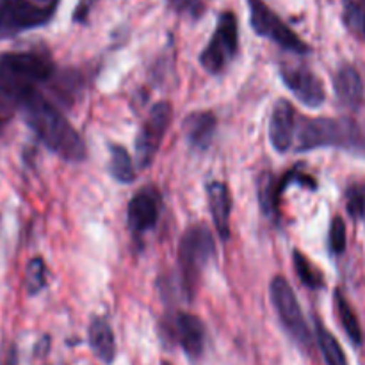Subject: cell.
Instances as JSON below:
<instances>
[{
  "mask_svg": "<svg viewBox=\"0 0 365 365\" xmlns=\"http://www.w3.org/2000/svg\"><path fill=\"white\" fill-rule=\"evenodd\" d=\"M56 73V64L43 52L0 53V123L21 109L43 82Z\"/></svg>",
  "mask_w": 365,
  "mask_h": 365,
  "instance_id": "cell-1",
  "label": "cell"
},
{
  "mask_svg": "<svg viewBox=\"0 0 365 365\" xmlns=\"http://www.w3.org/2000/svg\"><path fill=\"white\" fill-rule=\"evenodd\" d=\"M20 110L29 128L56 155L70 163H81L86 159V145L81 134L71 127L61 110L39 95V91L29 96Z\"/></svg>",
  "mask_w": 365,
  "mask_h": 365,
  "instance_id": "cell-2",
  "label": "cell"
},
{
  "mask_svg": "<svg viewBox=\"0 0 365 365\" xmlns=\"http://www.w3.org/2000/svg\"><path fill=\"white\" fill-rule=\"evenodd\" d=\"M362 150L365 148V130L351 118H305L298 127L296 150L323 148Z\"/></svg>",
  "mask_w": 365,
  "mask_h": 365,
  "instance_id": "cell-3",
  "label": "cell"
},
{
  "mask_svg": "<svg viewBox=\"0 0 365 365\" xmlns=\"http://www.w3.org/2000/svg\"><path fill=\"white\" fill-rule=\"evenodd\" d=\"M214 252H216V245L205 225H195L182 235L180 248H178V266H180L184 294L189 299L195 294L196 282L200 280V274L212 259Z\"/></svg>",
  "mask_w": 365,
  "mask_h": 365,
  "instance_id": "cell-4",
  "label": "cell"
},
{
  "mask_svg": "<svg viewBox=\"0 0 365 365\" xmlns=\"http://www.w3.org/2000/svg\"><path fill=\"white\" fill-rule=\"evenodd\" d=\"M59 0H0V39L48 24Z\"/></svg>",
  "mask_w": 365,
  "mask_h": 365,
  "instance_id": "cell-5",
  "label": "cell"
},
{
  "mask_svg": "<svg viewBox=\"0 0 365 365\" xmlns=\"http://www.w3.org/2000/svg\"><path fill=\"white\" fill-rule=\"evenodd\" d=\"M239 52V27L237 18L230 11L220 14L216 31L210 38L209 45L200 56V63L209 73H221L230 64V61Z\"/></svg>",
  "mask_w": 365,
  "mask_h": 365,
  "instance_id": "cell-6",
  "label": "cell"
},
{
  "mask_svg": "<svg viewBox=\"0 0 365 365\" xmlns=\"http://www.w3.org/2000/svg\"><path fill=\"white\" fill-rule=\"evenodd\" d=\"M250 24L252 29L262 38L271 39L282 48L291 50L294 53H307L309 45L267 6L264 0H248Z\"/></svg>",
  "mask_w": 365,
  "mask_h": 365,
  "instance_id": "cell-7",
  "label": "cell"
},
{
  "mask_svg": "<svg viewBox=\"0 0 365 365\" xmlns=\"http://www.w3.org/2000/svg\"><path fill=\"white\" fill-rule=\"evenodd\" d=\"M269 294L282 324L287 328V331L298 344L309 349L312 346V334H310L309 324H307L305 317H303L302 307H299L298 298H296L289 282L285 278L277 277L271 282Z\"/></svg>",
  "mask_w": 365,
  "mask_h": 365,
  "instance_id": "cell-8",
  "label": "cell"
},
{
  "mask_svg": "<svg viewBox=\"0 0 365 365\" xmlns=\"http://www.w3.org/2000/svg\"><path fill=\"white\" fill-rule=\"evenodd\" d=\"M171 121V106L168 102H159L152 107L146 116L138 139H135V159L139 168H148L159 152L160 143Z\"/></svg>",
  "mask_w": 365,
  "mask_h": 365,
  "instance_id": "cell-9",
  "label": "cell"
},
{
  "mask_svg": "<svg viewBox=\"0 0 365 365\" xmlns=\"http://www.w3.org/2000/svg\"><path fill=\"white\" fill-rule=\"evenodd\" d=\"M282 81L287 86L289 91L307 107L323 106L324 88L321 78L305 64H285L282 66Z\"/></svg>",
  "mask_w": 365,
  "mask_h": 365,
  "instance_id": "cell-10",
  "label": "cell"
},
{
  "mask_svg": "<svg viewBox=\"0 0 365 365\" xmlns=\"http://www.w3.org/2000/svg\"><path fill=\"white\" fill-rule=\"evenodd\" d=\"M159 191L155 187H152V185L143 187L141 191L135 192V196L128 203L127 220L130 230L138 235H143L152 230L157 225V220H159Z\"/></svg>",
  "mask_w": 365,
  "mask_h": 365,
  "instance_id": "cell-11",
  "label": "cell"
},
{
  "mask_svg": "<svg viewBox=\"0 0 365 365\" xmlns=\"http://www.w3.org/2000/svg\"><path fill=\"white\" fill-rule=\"evenodd\" d=\"M171 339L182 346L191 359L202 356L205 349V327L196 316L187 312H180L170 321L168 327Z\"/></svg>",
  "mask_w": 365,
  "mask_h": 365,
  "instance_id": "cell-12",
  "label": "cell"
},
{
  "mask_svg": "<svg viewBox=\"0 0 365 365\" xmlns=\"http://www.w3.org/2000/svg\"><path fill=\"white\" fill-rule=\"evenodd\" d=\"M267 134H269V141L277 152L285 153L287 150H291L296 139V113L291 102L278 100L271 113Z\"/></svg>",
  "mask_w": 365,
  "mask_h": 365,
  "instance_id": "cell-13",
  "label": "cell"
},
{
  "mask_svg": "<svg viewBox=\"0 0 365 365\" xmlns=\"http://www.w3.org/2000/svg\"><path fill=\"white\" fill-rule=\"evenodd\" d=\"M207 196H209V209L212 216L214 227L221 239L227 241L230 237V210L232 196L228 185L223 182H210L207 185Z\"/></svg>",
  "mask_w": 365,
  "mask_h": 365,
  "instance_id": "cell-14",
  "label": "cell"
},
{
  "mask_svg": "<svg viewBox=\"0 0 365 365\" xmlns=\"http://www.w3.org/2000/svg\"><path fill=\"white\" fill-rule=\"evenodd\" d=\"M335 95L339 102L348 109H359L364 102V84L362 77L353 66H342L335 73L334 78Z\"/></svg>",
  "mask_w": 365,
  "mask_h": 365,
  "instance_id": "cell-15",
  "label": "cell"
},
{
  "mask_svg": "<svg viewBox=\"0 0 365 365\" xmlns=\"http://www.w3.org/2000/svg\"><path fill=\"white\" fill-rule=\"evenodd\" d=\"M216 116L210 110H196L184 121V134L187 143L196 150H205L212 143L216 132Z\"/></svg>",
  "mask_w": 365,
  "mask_h": 365,
  "instance_id": "cell-16",
  "label": "cell"
},
{
  "mask_svg": "<svg viewBox=\"0 0 365 365\" xmlns=\"http://www.w3.org/2000/svg\"><path fill=\"white\" fill-rule=\"evenodd\" d=\"M89 346L103 364H113L116 356V341L106 319H95L89 327Z\"/></svg>",
  "mask_w": 365,
  "mask_h": 365,
  "instance_id": "cell-17",
  "label": "cell"
},
{
  "mask_svg": "<svg viewBox=\"0 0 365 365\" xmlns=\"http://www.w3.org/2000/svg\"><path fill=\"white\" fill-rule=\"evenodd\" d=\"M335 309H337V316L341 319L342 328L348 334L349 341L356 346L362 344V328H360L359 317L341 291H335Z\"/></svg>",
  "mask_w": 365,
  "mask_h": 365,
  "instance_id": "cell-18",
  "label": "cell"
},
{
  "mask_svg": "<svg viewBox=\"0 0 365 365\" xmlns=\"http://www.w3.org/2000/svg\"><path fill=\"white\" fill-rule=\"evenodd\" d=\"M282 185L280 180L274 178L271 171H264L259 178V200L264 214L273 217L278 212V198H280Z\"/></svg>",
  "mask_w": 365,
  "mask_h": 365,
  "instance_id": "cell-19",
  "label": "cell"
},
{
  "mask_svg": "<svg viewBox=\"0 0 365 365\" xmlns=\"http://www.w3.org/2000/svg\"><path fill=\"white\" fill-rule=\"evenodd\" d=\"M316 335L317 344H319V349L323 353L327 365H348V359H346L339 341L321 324V321L316 323Z\"/></svg>",
  "mask_w": 365,
  "mask_h": 365,
  "instance_id": "cell-20",
  "label": "cell"
},
{
  "mask_svg": "<svg viewBox=\"0 0 365 365\" xmlns=\"http://www.w3.org/2000/svg\"><path fill=\"white\" fill-rule=\"evenodd\" d=\"M110 175L120 184H130L135 178L134 164L127 150L120 145L110 146Z\"/></svg>",
  "mask_w": 365,
  "mask_h": 365,
  "instance_id": "cell-21",
  "label": "cell"
},
{
  "mask_svg": "<svg viewBox=\"0 0 365 365\" xmlns=\"http://www.w3.org/2000/svg\"><path fill=\"white\" fill-rule=\"evenodd\" d=\"M342 18L346 27L365 41V0H342Z\"/></svg>",
  "mask_w": 365,
  "mask_h": 365,
  "instance_id": "cell-22",
  "label": "cell"
},
{
  "mask_svg": "<svg viewBox=\"0 0 365 365\" xmlns=\"http://www.w3.org/2000/svg\"><path fill=\"white\" fill-rule=\"evenodd\" d=\"M292 262H294L296 274H298L299 280L303 282V285H307L309 289H321L324 285L323 273L303 255L299 250H294L292 253Z\"/></svg>",
  "mask_w": 365,
  "mask_h": 365,
  "instance_id": "cell-23",
  "label": "cell"
},
{
  "mask_svg": "<svg viewBox=\"0 0 365 365\" xmlns=\"http://www.w3.org/2000/svg\"><path fill=\"white\" fill-rule=\"evenodd\" d=\"M46 287V266L43 259L36 257V259L29 260L27 269H25V289L31 296L38 294L39 291Z\"/></svg>",
  "mask_w": 365,
  "mask_h": 365,
  "instance_id": "cell-24",
  "label": "cell"
},
{
  "mask_svg": "<svg viewBox=\"0 0 365 365\" xmlns=\"http://www.w3.org/2000/svg\"><path fill=\"white\" fill-rule=\"evenodd\" d=\"M348 212L353 220L365 221V191L362 187H351L348 192Z\"/></svg>",
  "mask_w": 365,
  "mask_h": 365,
  "instance_id": "cell-25",
  "label": "cell"
},
{
  "mask_svg": "<svg viewBox=\"0 0 365 365\" xmlns=\"http://www.w3.org/2000/svg\"><path fill=\"white\" fill-rule=\"evenodd\" d=\"M330 250L337 255L346 250V225L341 217H335L330 225Z\"/></svg>",
  "mask_w": 365,
  "mask_h": 365,
  "instance_id": "cell-26",
  "label": "cell"
},
{
  "mask_svg": "<svg viewBox=\"0 0 365 365\" xmlns=\"http://www.w3.org/2000/svg\"><path fill=\"white\" fill-rule=\"evenodd\" d=\"M168 6L177 13H187L198 16L202 13V2L200 0H166Z\"/></svg>",
  "mask_w": 365,
  "mask_h": 365,
  "instance_id": "cell-27",
  "label": "cell"
},
{
  "mask_svg": "<svg viewBox=\"0 0 365 365\" xmlns=\"http://www.w3.org/2000/svg\"><path fill=\"white\" fill-rule=\"evenodd\" d=\"M7 365H16V364H14V360H9V362H7Z\"/></svg>",
  "mask_w": 365,
  "mask_h": 365,
  "instance_id": "cell-28",
  "label": "cell"
},
{
  "mask_svg": "<svg viewBox=\"0 0 365 365\" xmlns=\"http://www.w3.org/2000/svg\"><path fill=\"white\" fill-rule=\"evenodd\" d=\"M164 365H168V364H164Z\"/></svg>",
  "mask_w": 365,
  "mask_h": 365,
  "instance_id": "cell-29",
  "label": "cell"
}]
</instances>
